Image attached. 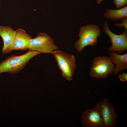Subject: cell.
I'll list each match as a JSON object with an SVG mask.
<instances>
[{
	"label": "cell",
	"mask_w": 127,
	"mask_h": 127,
	"mask_svg": "<svg viewBox=\"0 0 127 127\" xmlns=\"http://www.w3.org/2000/svg\"><path fill=\"white\" fill-rule=\"evenodd\" d=\"M41 53L37 51L28 50L22 55H11L0 62V74L3 73L12 74L20 72L34 57Z\"/></svg>",
	"instance_id": "6da1fadb"
},
{
	"label": "cell",
	"mask_w": 127,
	"mask_h": 127,
	"mask_svg": "<svg viewBox=\"0 0 127 127\" xmlns=\"http://www.w3.org/2000/svg\"><path fill=\"white\" fill-rule=\"evenodd\" d=\"M101 33L100 28L97 25L89 24L81 27L79 33V39L74 44L77 51L81 52L87 46H95Z\"/></svg>",
	"instance_id": "7a4b0ae2"
},
{
	"label": "cell",
	"mask_w": 127,
	"mask_h": 127,
	"mask_svg": "<svg viewBox=\"0 0 127 127\" xmlns=\"http://www.w3.org/2000/svg\"><path fill=\"white\" fill-rule=\"evenodd\" d=\"M52 54L63 77L69 81L72 80L76 68L74 56L58 50L54 51Z\"/></svg>",
	"instance_id": "3957f363"
},
{
	"label": "cell",
	"mask_w": 127,
	"mask_h": 127,
	"mask_svg": "<svg viewBox=\"0 0 127 127\" xmlns=\"http://www.w3.org/2000/svg\"><path fill=\"white\" fill-rule=\"evenodd\" d=\"M114 67V64L110 57L97 56L92 60L89 74L93 78H105L113 72Z\"/></svg>",
	"instance_id": "277c9868"
},
{
	"label": "cell",
	"mask_w": 127,
	"mask_h": 127,
	"mask_svg": "<svg viewBox=\"0 0 127 127\" xmlns=\"http://www.w3.org/2000/svg\"><path fill=\"white\" fill-rule=\"evenodd\" d=\"M58 48L50 36L44 33H38L36 37L32 39L28 49L41 53L52 54L54 51Z\"/></svg>",
	"instance_id": "5b68a950"
},
{
	"label": "cell",
	"mask_w": 127,
	"mask_h": 127,
	"mask_svg": "<svg viewBox=\"0 0 127 127\" xmlns=\"http://www.w3.org/2000/svg\"><path fill=\"white\" fill-rule=\"evenodd\" d=\"M103 31L110 38L112 45L108 48L109 52H115L120 54L127 50V29L124 28L123 33L121 34H115L110 30L107 21L103 24Z\"/></svg>",
	"instance_id": "8992f818"
},
{
	"label": "cell",
	"mask_w": 127,
	"mask_h": 127,
	"mask_svg": "<svg viewBox=\"0 0 127 127\" xmlns=\"http://www.w3.org/2000/svg\"><path fill=\"white\" fill-rule=\"evenodd\" d=\"M95 107L99 112L104 127H113L117 124L118 115L113 106L107 99L105 98L96 103Z\"/></svg>",
	"instance_id": "52a82bcc"
},
{
	"label": "cell",
	"mask_w": 127,
	"mask_h": 127,
	"mask_svg": "<svg viewBox=\"0 0 127 127\" xmlns=\"http://www.w3.org/2000/svg\"><path fill=\"white\" fill-rule=\"evenodd\" d=\"M81 118L82 124L84 127H104L100 113L95 107L83 111Z\"/></svg>",
	"instance_id": "ba28073f"
},
{
	"label": "cell",
	"mask_w": 127,
	"mask_h": 127,
	"mask_svg": "<svg viewBox=\"0 0 127 127\" xmlns=\"http://www.w3.org/2000/svg\"><path fill=\"white\" fill-rule=\"evenodd\" d=\"M16 33V31L10 26L0 25V36L4 43L2 50L3 54H7L13 51V44Z\"/></svg>",
	"instance_id": "9c48e42d"
},
{
	"label": "cell",
	"mask_w": 127,
	"mask_h": 127,
	"mask_svg": "<svg viewBox=\"0 0 127 127\" xmlns=\"http://www.w3.org/2000/svg\"><path fill=\"white\" fill-rule=\"evenodd\" d=\"M15 31L16 34L12 45L13 51H25L28 49L32 37L22 29L19 28Z\"/></svg>",
	"instance_id": "30bf717a"
},
{
	"label": "cell",
	"mask_w": 127,
	"mask_h": 127,
	"mask_svg": "<svg viewBox=\"0 0 127 127\" xmlns=\"http://www.w3.org/2000/svg\"><path fill=\"white\" fill-rule=\"evenodd\" d=\"M109 54L112 62L115 64L114 69L113 75H117L121 71L127 69V53L123 55L116 52H109Z\"/></svg>",
	"instance_id": "8fae6325"
},
{
	"label": "cell",
	"mask_w": 127,
	"mask_h": 127,
	"mask_svg": "<svg viewBox=\"0 0 127 127\" xmlns=\"http://www.w3.org/2000/svg\"><path fill=\"white\" fill-rule=\"evenodd\" d=\"M104 16L107 19L111 20L115 22L124 17H127V6L116 10L107 9Z\"/></svg>",
	"instance_id": "7c38bea8"
},
{
	"label": "cell",
	"mask_w": 127,
	"mask_h": 127,
	"mask_svg": "<svg viewBox=\"0 0 127 127\" xmlns=\"http://www.w3.org/2000/svg\"><path fill=\"white\" fill-rule=\"evenodd\" d=\"M116 8L118 9L127 4V0H113Z\"/></svg>",
	"instance_id": "4fadbf2b"
},
{
	"label": "cell",
	"mask_w": 127,
	"mask_h": 127,
	"mask_svg": "<svg viewBox=\"0 0 127 127\" xmlns=\"http://www.w3.org/2000/svg\"><path fill=\"white\" fill-rule=\"evenodd\" d=\"M120 20L121 21V23H116L115 24V25L119 28L124 27L127 29V17H123Z\"/></svg>",
	"instance_id": "5bb4252c"
},
{
	"label": "cell",
	"mask_w": 127,
	"mask_h": 127,
	"mask_svg": "<svg viewBox=\"0 0 127 127\" xmlns=\"http://www.w3.org/2000/svg\"><path fill=\"white\" fill-rule=\"evenodd\" d=\"M118 77L120 80L121 81H127V74L123 72L120 74Z\"/></svg>",
	"instance_id": "9a60e30c"
},
{
	"label": "cell",
	"mask_w": 127,
	"mask_h": 127,
	"mask_svg": "<svg viewBox=\"0 0 127 127\" xmlns=\"http://www.w3.org/2000/svg\"><path fill=\"white\" fill-rule=\"evenodd\" d=\"M104 0H97L96 3L98 4H101V2Z\"/></svg>",
	"instance_id": "2e32d148"
},
{
	"label": "cell",
	"mask_w": 127,
	"mask_h": 127,
	"mask_svg": "<svg viewBox=\"0 0 127 127\" xmlns=\"http://www.w3.org/2000/svg\"></svg>",
	"instance_id": "e0dca14e"
}]
</instances>
